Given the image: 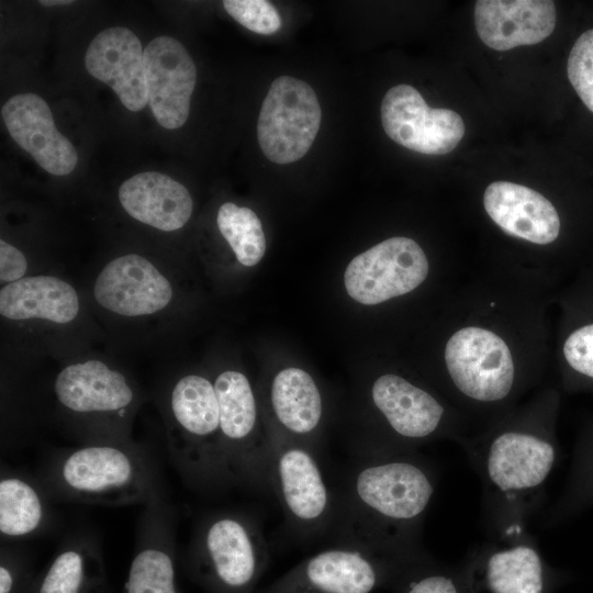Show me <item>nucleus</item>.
I'll return each mask as SVG.
<instances>
[{"label": "nucleus", "instance_id": "obj_31", "mask_svg": "<svg viewBox=\"0 0 593 593\" xmlns=\"http://www.w3.org/2000/svg\"><path fill=\"white\" fill-rule=\"evenodd\" d=\"M398 593H461L451 573L429 567L425 558L412 564L398 580Z\"/></svg>", "mask_w": 593, "mask_h": 593}, {"label": "nucleus", "instance_id": "obj_13", "mask_svg": "<svg viewBox=\"0 0 593 593\" xmlns=\"http://www.w3.org/2000/svg\"><path fill=\"white\" fill-rule=\"evenodd\" d=\"M428 270L421 246L398 236L356 256L345 270L344 282L350 298L373 305L413 291L426 279Z\"/></svg>", "mask_w": 593, "mask_h": 593}, {"label": "nucleus", "instance_id": "obj_1", "mask_svg": "<svg viewBox=\"0 0 593 593\" xmlns=\"http://www.w3.org/2000/svg\"><path fill=\"white\" fill-rule=\"evenodd\" d=\"M338 490L331 541L423 553L425 515L438 485L435 466L415 451L356 454Z\"/></svg>", "mask_w": 593, "mask_h": 593}, {"label": "nucleus", "instance_id": "obj_4", "mask_svg": "<svg viewBox=\"0 0 593 593\" xmlns=\"http://www.w3.org/2000/svg\"><path fill=\"white\" fill-rule=\"evenodd\" d=\"M168 449L176 470L191 490L216 495L233 488L214 384L201 374L181 377L169 392Z\"/></svg>", "mask_w": 593, "mask_h": 593}, {"label": "nucleus", "instance_id": "obj_36", "mask_svg": "<svg viewBox=\"0 0 593 593\" xmlns=\"http://www.w3.org/2000/svg\"><path fill=\"white\" fill-rule=\"evenodd\" d=\"M40 4L42 5H45V7H52V5H66V4H70L72 3V1H67V0H41L38 2Z\"/></svg>", "mask_w": 593, "mask_h": 593}, {"label": "nucleus", "instance_id": "obj_7", "mask_svg": "<svg viewBox=\"0 0 593 593\" xmlns=\"http://www.w3.org/2000/svg\"><path fill=\"white\" fill-rule=\"evenodd\" d=\"M270 488L288 529L300 540L332 537L337 515L336 492L325 479L318 454L279 432L269 435Z\"/></svg>", "mask_w": 593, "mask_h": 593}, {"label": "nucleus", "instance_id": "obj_6", "mask_svg": "<svg viewBox=\"0 0 593 593\" xmlns=\"http://www.w3.org/2000/svg\"><path fill=\"white\" fill-rule=\"evenodd\" d=\"M424 553H404L335 540L257 593H372L399 578Z\"/></svg>", "mask_w": 593, "mask_h": 593}, {"label": "nucleus", "instance_id": "obj_26", "mask_svg": "<svg viewBox=\"0 0 593 593\" xmlns=\"http://www.w3.org/2000/svg\"><path fill=\"white\" fill-rule=\"evenodd\" d=\"M269 402L280 433L313 448L323 418L321 391L306 371L295 367L280 370L272 379Z\"/></svg>", "mask_w": 593, "mask_h": 593}, {"label": "nucleus", "instance_id": "obj_34", "mask_svg": "<svg viewBox=\"0 0 593 593\" xmlns=\"http://www.w3.org/2000/svg\"><path fill=\"white\" fill-rule=\"evenodd\" d=\"M29 562L13 549L1 548L0 593H24L30 585Z\"/></svg>", "mask_w": 593, "mask_h": 593}, {"label": "nucleus", "instance_id": "obj_20", "mask_svg": "<svg viewBox=\"0 0 593 593\" xmlns=\"http://www.w3.org/2000/svg\"><path fill=\"white\" fill-rule=\"evenodd\" d=\"M556 7L548 0H479L474 25L481 41L495 51L534 45L556 25Z\"/></svg>", "mask_w": 593, "mask_h": 593}, {"label": "nucleus", "instance_id": "obj_2", "mask_svg": "<svg viewBox=\"0 0 593 593\" xmlns=\"http://www.w3.org/2000/svg\"><path fill=\"white\" fill-rule=\"evenodd\" d=\"M463 445L481 481L483 517L495 540L526 535L558 462L559 447L552 430L546 426H506Z\"/></svg>", "mask_w": 593, "mask_h": 593}, {"label": "nucleus", "instance_id": "obj_21", "mask_svg": "<svg viewBox=\"0 0 593 593\" xmlns=\"http://www.w3.org/2000/svg\"><path fill=\"white\" fill-rule=\"evenodd\" d=\"M483 205L491 220L507 235L547 245L560 234L561 222L553 204L528 187L494 181L484 191Z\"/></svg>", "mask_w": 593, "mask_h": 593}, {"label": "nucleus", "instance_id": "obj_16", "mask_svg": "<svg viewBox=\"0 0 593 593\" xmlns=\"http://www.w3.org/2000/svg\"><path fill=\"white\" fill-rule=\"evenodd\" d=\"M148 104L158 124L167 130L181 127L190 112L197 82L195 65L176 38L158 36L144 49Z\"/></svg>", "mask_w": 593, "mask_h": 593}, {"label": "nucleus", "instance_id": "obj_33", "mask_svg": "<svg viewBox=\"0 0 593 593\" xmlns=\"http://www.w3.org/2000/svg\"><path fill=\"white\" fill-rule=\"evenodd\" d=\"M225 11L240 25L251 32L270 35L281 26L277 9L265 0H225Z\"/></svg>", "mask_w": 593, "mask_h": 593}, {"label": "nucleus", "instance_id": "obj_27", "mask_svg": "<svg viewBox=\"0 0 593 593\" xmlns=\"http://www.w3.org/2000/svg\"><path fill=\"white\" fill-rule=\"evenodd\" d=\"M52 501L36 477L14 470L1 471L0 534L9 540L46 532L53 522Z\"/></svg>", "mask_w": 593, "mask_h": 593}, {"label": "nucleus", "instance_id": "obj_17", "mask_svg": "<svg viewBox=\"0 0 593 593\" xmlns=\"http://www.w3.org/2000/svg\"><path fill=\"white\" fill-rule=\"evenodd\" d=\"M169 280L145 257L126 254L99 272L93 295L103 309L122 316H144L165 309L172 300Z\"/></svg>", "mask_w": 593, "mask_h": 593}, {"label": "nucleus", "instance_id": "obj_18", "mask_svg": "<svg viewBox=\"0 0 593 593\" xmlns=\"http://www.w3.org/2000/svg\"><path fill=\"white\" fill-rule=\"evenodd\" d=\"M4 125L12 139L47 172L70 174L78 161L71 142L56 127L47 102L36 93H19L1 109Z\"/></svg>", "mask_w": 593, "mask_h": 593}, {"label": "nucleus", "instance_id": "obj_35", "mask_svg": "<svg viewBox=\"0 0 593 593\" xmlns=\"http://www.w3.org/2000/svg\"><path fill=\"white\" fill-rule=\"evenodd\" d=\"M27 270L24 254L10 243L0 240V279L11 283L23 279Z\"/></svg>", "mask_w": 593, "mask_h": 593}, {"label": "nucleus", "instance_id": "obj_11", "mask_svg": "<svg viewBox=\"0 0 593 593\" xmlns=\"http://www.w3.org/2000/svg\"><path fill=\"white\" fill-rule=\"evenodd\" d=\"M445 362L456 391L470 402L501 403L513 393L512 354L489 329L467 326L454 333L445 347Z\"/></svg>", "mask_w": 593, "mask_h": 593}, {"label": "nucleus", "instance_id": "obj_12", "mask_svg": "<svg viewBox=\"0 0 593 593\" xmlns=\"http://www.w3.org/2000/svg\"><path fill=\"white\" fill-rule=\"evenodd\" d=\"M370 401L384 430L377 452L414 451V446L439 437L447 428L445 405L399 374L378 377L371 384Z\"/></svg>", "mask_w": 593, "mask_h": 593}, {"label": "nucleus", "instance_id": "obj_15", "mask_svg": "<svg viewBox=\"0 0 593 593\" xmlns=\"http://www.w3.org/2000/svg\"><path fill=\"white\" fill-rule=\"evenodd\" d=\"M176 515L165 495L144 505L123 593H181L176 577Z\"/></svg>", "mask_w": 593, "mask_h": 593}, {"label": "nucleus", "instance_id": "obj_9", "mask_svg": "<svg viewBox=\"0 0 593 593\" xmlns=\"http://www.w3.org/2000/svg\"><path fill=\"white\" fill-rule=\"evenodd\" d=\"M213 384L233 486L257 493L271 491L269 435L264 436L259 430L257 401L248 378L239 371L225 370Z\"/></svg>", "mask_w": 593, "mask_h": 593}, {"label": "nucleus", "instance_id": "obj_14", "mask_svg": "<svg viewBox=\"0 0 593 593\" xmlns=\"http://www.w3.org/2000/svg\"><path fill=\"white\" fill-rule=\"evenodd\" d=\"M381 122L393 142L426 155L451 152L465 135V123L457 112L428 107L414 87L404 83L383 97Z\"/></svg>", "mask_w": 593, "mask_h": 593}, {"label": "nucleus", "instance_id": "obj_10", "mask_svg": "<svg viewBox=\"0 0 593 593\" xmlns=\"http://www.w3.org/2000/svg\"><path fill=\"white\" fill-rule=\"evenodd\" d=\"M322 120L314 90L291 76L276 78L260 108L257 137L264 155L276 164L301 159L311 148Z\"/></svg>", "mask_w": 593, "mask_h": 593}, {"label": "nucleus", "instance_id": "obj_8", "mask_svg": "<svg viewBox=\"0 0 593 593\" xmlns=\"http://www.w3.org/2000/svg\"><path fill=\"white\" fill-rule=\"evenodd\" d=\"M61 410L82 425V444L130 443L127 423L137 395L127 378L103 361L65 367L54 382Z\"/></svg>", "mask_w": 593, "mask_h": 593}, {"label": "nucleus", "instance_id": "obj_5", "mask_svg": "<svg viewBox=\"0 0 593 593\" xmlns=\"http://www.w3.org/2000/svg\"><path fill=\"white\" fill-rule=\"evenodd\" d=\"M270 553L258 521L233 510L206 514L187 552V570L206 593H257Z\"/></svg>", "mask_w": 593, "mask_h": 593}, {"label": "nucleus", "instance_id": "obj_32", "mask_svg": "<svg viewBox=\"0 0 593 593\" xmlns=\"http://www.w3.org/2000/svg\"><path fill=\"white\" fill-rule=\"evenodd\" d=\"M562 355L571 372L593 387V320L573 328L562 345Z\"/></svg>", "mask_w": 593, "mask_h": 593}, {"label": "nucleus", "instance_id": "obj_29", "mask_svg": "<svg viewBox=\"0 0 593 593\" xmlns=\"http://www.w3.org/2000/svg\"><path fill=\"white\" fill-rule=\"evenodd\" d=\"M217 227L243 266L257 265L266 251V237L257 214L247 206L223 203L216 216Z\"/></svg>", "mask_w": 593, "mask_h": 593}, {"label": "nucleus", "instance_id": "obj_22", "mask_svg": "<svg viewBox=\"0 0 593 593\" xmlns=\"http://www.w3.org/2000/svg\"><path fill=\"white\" fill-rule=\"evenodd\" d=\"M119 201L130 216L164 232L181 228L193 209L188 189L157 171L139 172L125 180L119 188Z\"/></svg>", "mask_w": 593, "mask_h": 593}, {"label": "nucleus", "instance_id": "obj_25", "mask_svg": "<svg viewBox=\"0 0 593 593\" xmlns=\"http://www.w3.org/2000/svg\"><path fill=\"white\" fill-rule=\"evenodd\" d=\"M0 313L11 321L67 324L79 313V298L71 284L57 277H26L1 288Z\"/></svg>", "mask_w": 593, "mask_h": 593}, {"label": "nucleus", "instance_id": "obj_24", "mask_svg": "<svg viewBox=\"0 0 593 593\" xmlns=\"http://www.w3.org/2000/svg\"><path fill=\"white\" fill-rule=\"evenodd\" d=\"M105 588L100 538L90 529L70 534L35 582V593H103Z\"/></svg>", "mask_w": 593, "mask_h": 593}, {"label": "nucleus", "instance_id": "obj_28", "mask_svg": "<svg viewBox=\"0 0 593 593\" xmlns=\"http://www.w3.org/2000/svg\"><path fill=\"white\" fill-rule=\"evenodd\" d=\"M593 507V423L579 437L570 468L556 502L547 511V525L569 521Z\"/></svg>", "mask_w": 593, "mask_h": 593}, {"label": "nucleus", "instance_id": "obj_19", "mask_svg": "<svg viewBox=\"0 0 593 593\" xmlns=\"http://www.w3.org/2000/svg\"><path fill=\"white\" fill-rule=\"evenodd\" d=\"M85 65L127 110L138 112L148 103L144 51L130 29L114 26L98 33L86 51Z\"/></svg>", "mask_w": 593, "mask_h": 593}, {"label": "nucleus", "instance_id": "obj_23", "mask_svg": "<svg viewBox=\"0 0 593 593\" xmlns=\"http://www.w3.org/2000/svg\"><path fill=\"white\" fill-rule=\"evenodd\" d=\"M485 545L474 562L488 593L545 592V562L528 534Z\"/></svg>", "mask_w": 593, "mask_h": 593}, {"label": "nucleus", "instance_id": "obj_30", "mask_svg": "<svg viewBox=\"0 0 593 593\" xmlns=\"http://www.w3.org/2000/svg\"><path fill=\"white\" fill-rule=\"evenodd\" d=\"M567 71L575 92L593 112V29L575 41L569 54Z\"/></svg>", "mask_w": 593, "mask_h": 593}, {"label": "nucleus", "instance_id": "obj_3", "mask_svg": "<svg viewBox=\"0 0 593 593\" xmlns=\"http://www.w3.org/2000/svg\"><path fill=\"white\" fill-rule=\"evenodd\" d=\"M36 479L58 502L145 505L164 494L152 455L132 441L82 444L52 454Z\"/></svg>", "mask_w": 593, "mask_h": 593}]
</instances>
